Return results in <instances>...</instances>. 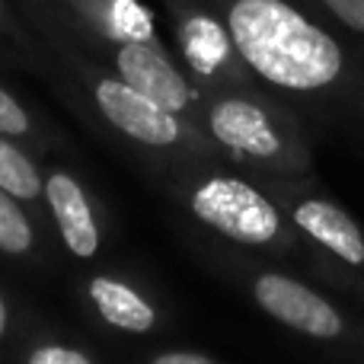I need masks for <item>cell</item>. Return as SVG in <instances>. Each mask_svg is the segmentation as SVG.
Returning <instances> with one entry per match:
<instances>
[{"label":"cell","instance_id":"cell-2","mask_svg":"<svg viewBox=\"0 0 364 364\" xmlns=\"http://www.w3.org/2000/svg\"><path fill=\"white\" fill-rule=\"evenodd\" d=\"M198 128L227 164L259 182H304L316 176L310 128L262 87L205 93Z\"/></svg>","mask_w":364,"mask_h":364},{"label":"cell","instance_id":"cell-6","mask_svg":"<svg viewBox=\"0 0 364 364\" xmlns=\"http://www.w3.org/2000/svg\"><path fill=\"white\" fill-rule=\"evenodd\" d=\"M160 4L170 16L182 68L205 93L262 87L243 64L224 19L208 0H160Z\"/></svg>","mask_w":364,"mask_h":364},{"label":"cell","instance_id":"cell-3","mask_svg":"<svg viewBox=\"0 0 364 364\" xmlns=\"http://www.w3.org/2000/svg\"><path fill=\"white\" fill-rule=\"evenodd\" d=\"M240 250V246H237ZM243 256L233 262L237 282L246 297L278 326L310 339L316 346L339 355L364 352V310L346 304L342 297L323 291L301 272L272 265L269 256L240 250Z\"/></svg>","mask_w":364,"mask_h":364},{"label":"cell","instance_id":"cell-11","mask_svg":"<svg viewBox=\"0 0 364 364\" xmlns=\"http://www.w3.org/2000/svg\"><path fill=\"white\" fill-rule=\"evenodd\" d=\"M304 10L364 55V0H304Z\"/></svg>","mask_w":364,"mask_h":364},{"label":"cell","instance_id":"cell-4","mask_svg":"<svg viewBox=\"0 0 364 364\" xmlns=\"http://www.w3.org/2000/svg\"><path fill=\"white\" fill-rule=\"evenodd\" d=\"M58 55V61L83 83L90 102L96 106L100 119L106 125H112L122 138L134 141V144L147 147V151H164L176 154L188 164V160H224L218 154V147L201 134L198 125L179 119L176 112L164 109L160 102H154L151 96H144L141 90H134L132 83H125L122 77L109 74L106 68H100L96 61L83 58L80 51L68 48V45L45 42Z\"/></svg>","mask_w":364,"mask_h":364},{"label":"cell","instance_id":"cell-14","mask_svg":"<svg viewBox=\"0 0 364 364\" xmlns=\"http://www.w3.org/2000/svg\"><path fill=\"white\" fill-rule=\"evenodd\" d=\"M26 364H93L87 352L77 346H64V342H42L26 355Z\"/></svg>","mask_w":364,"mask_h":364},{"label":"cell","instance_id":"cell-1","mask_svg":"<svg viewBox=\"0 0 364 364\" xmlns=\"http://www.w3.org/2000/svg\"><path fill=\"white\" fill-rule=\"evenodd\" d=\"M243 64L310 134L364 141V55L291 0H208Z\"/></svg>","mask_w":364,"mask_h":364},{"label":"cell","instance_id":"cell-13","mask_svg":"<svg viewBox=\"0 0 364 364\" xmlns=\"http://www.w3.org/2000/svg\"><path fill=\"white\" fill-rule=\"evenodd\" d=\"M29 132H32L29 109L10 90L0 87V134H6V138H26Z\"/></svg>","mask_w":364,"mask_h":364},{"label":"cell","instance_id":"cell-10","mask_svg":"<svg viewBox=\"0 0 364 364\" xmlns=\"http://www.w3.org/2000/svg\"><path fill=\"white\" fill-rule=\"evenodd\" d=\"M0 188L19 201H36L45 188V179L38 176V166L6 134H0Z\"/></svg>","mask_w":364,"mask_h":364},{"label":"cell","instance_id":"cell-5","mask_svg":"<svg viewBox=\"0 0 364 364\" xmlns=\"http://www.w3.org/2000/svg\"><path fill=\"white\" fill-rule=\"evenodd\" d=\"M32 29H36L45 42L68 45V48L80 51L83 58L96 61L100 68H106L109 74L122 77V80L132 83L134 90L151 96L154 102H160L164 109L176 112L179 119L198 125L205 90L188 77L179 55H173L164 42H106V38L68 36V32H58V29H51V26H32Z\"/></svg>","mask_w":364,"mask_h":364},{"label":"cell","instance_id":"cell-16","mask_svg":"<svg viewBox=\"0 0 364 364\" xmlns=\"http://www.w3.org/2000/svg\"><path fill=\"white\" fill-rule=\"evenodd\" d=\"M147 364H218L214 358H208V355H201V352H160V355H154Z\"/></svg>","mask_w":364,"mask_h":364},{"label":"cell","instance_id":"cell-8","mask_svg":"<svg viewBox=\"0 0 364 364\" xmlns=\"http://www.w3.org/2000/svg\"><path fill=\"white\" fill-rule=\"evenodd\" d=\"M42 195L48 198L51 218L64 240V250L74 259H93L100 252V224L80 179L64 170L48 173Z\"/></svg>","mask_w":364,"mask_h":364},{"label":"cell","instance_id":"cell-9","mask_svg":"<svg viewBox=\"0 0 364 364\" xmlns=\"http://www.w3.org/2000/svg\"><path fill=\"white\" fill-rule=\"evenodd\" d=\"M90 304L96 307V314L102 316V323H109L112 329L132 336H144L157 329V307L147 301L141 291H134L132 284L119 282L109 275H96L87 284Z\"/></svg>","mask_w":364,"mask_h":364},{"label":"cell","instance_id":"cell-17","mask_svg":"<svg viewBox=\"0 0 364 364\" xmlns=\"http://www.w3.org/2000/svg\"><path fill=\"white\" fill-rule=\"evenodd\" d=\"M6 326H10V307H6V301H4V294H0V339H4V333H6Z\"/></svg>","mask_w":364,"mask_h":364},{"label":"cell","instance_id":"cell-18","mask_svg":"<svg viewBox=\"0 0 364 364\" xmlns=\"http://www.w3.org/2000/svg\"><path fill=\"white\" fill-rule=\"evenodd\" d=\"M339 364H364V352H352V355H339Z\"/></svg>","mask_w":364,"mask_h":364},{"label":"cell","instance_id":"cell-12","mask_svg":"<svg viewBox=\"0 0 364 364\" xmlns=\"http://www.w3.org/2000/svg\"><path fill=\"white\" fill-rule=\"evenodd\" d=\"M36 246L29 218L19 208V198L0 188V252L4 256H26Z\"/></svg>","mask_w":364,"mask_h":364},{"label":"cell","instance_id":"cell-15","mask_svg":"<svg viewBox=\"0 0 364 364\" xmlns=\"http://www.w3.org/2000/svg\"><path fill=\"white\" fill-rule=\"evenodd\" d=\"M0 38L19 45V48H29V36H26L23 23H19L16 13H13L10 0H0Z\"/></svg>","mask_w":364,"mask_h":364},{"label":"cell","instance_id":"cell-7","mask_svg":"<svg viewBox=\"0 0 364 364\" xmlns=\"http://www.w3.org/2000/svg\"><path fill=\"white\" fill-rule=\"evenodd\" d=\"M262 186L275 195L284 214L310 243H316L346 269L364 275V224L333 198V192H326L320 176L304 182H262Z\"/></svg>","mask_w":364,"mask_h":364}]
</instances>
